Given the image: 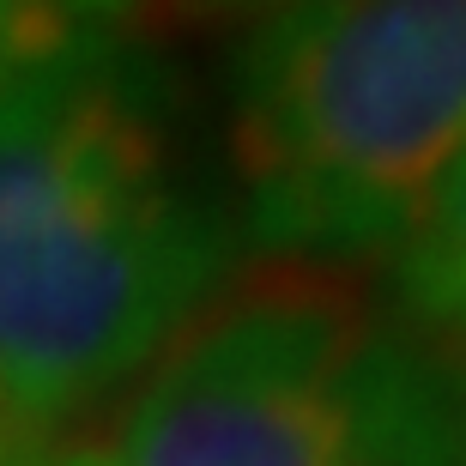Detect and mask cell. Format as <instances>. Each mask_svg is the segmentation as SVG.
Instances as JSON below:
<instances>
[{
    "instance_id": "cell-7",
    "label": "cell",
    "mask_w": 466,
    "mask_h": 466,
    "mask_svg": "<svg viewBox=\"0 0 466 466\" xmlns=\"http://www.w3.org/2000/svg\"><path fill=\"white\" fill-rule=\"evenodd\" d=\"M25 466H109L97 449H67V454H43V461H25Z\"/></svg>"
},
{
    "instance_id": "cell-2",
    "label": "cell",
    "mask_w": 466,
    "mask_h": 466,
    "mask_svg": "<svg viewBox=\"0 0 466 466\" xmlns=\"http://www.w3.org/2000/svg\"><path fill=\"white\" fill-rule=\"evenodd\" d=\"M466 152V0L273 6L230 55L237 230L260 255H394Z\"/></svg>"
},
{
    "instance_id": "cell-3",
    "label": "cell",
    "mask_w": 466,
    "mask_h": 466,
    "mask_svg": "<svg viewBox=\"0 0 466 466\" xmlns=\"http://www.w3.org/2000/svg\"><path fill=\"white\" fill-rule=\"evenodd\" d=\"M104 461L449 466V358L321 279L260 285L164 351Z\"/></svg>"
},
{
    "instance_id": "cell-5",
    "label": "cell",
    "mask_w": 466,
    "mask_h": 466,
    "mask_svg": "<svg viewBox=\"0 0 466 466\" xmlns=\"http://www.w3.org/2000/svg\"><path fill=\"white\" fill-rule=\"evenodd\" d=\"M109 6H67V0H0V97L25 86L36 67L86 49L97 31H109Z\"/></svg>"
},
{
    "instance_id": "cell-4",
    "label": "cell",
    "mask_w": 466,
    "mask_h": 466,
    "mask_svg": "<svg viewBox=\"0 0 466 466\" xmlns=\"http://www.w3.org/2000/svg\"><path fill=\"white\" fill-rule=\"evenodd\" d=\"M388 260H394V303L406 328L431 346L466 351V152L442 176L431 212Z\"/></svg>"
},
{
    "instance_id": "cell-8",
    "label": "cell",
    "mask_w": 466,
    "mask_h": 466,
    "mask_svg": "<svg viewBox=\"0 0 466 466\" xmlns=\"http://www.w3.org/2000/svg\"><path fill=\"white\" fill-rule=\"evenodd\" d=\"M18 431H13V418H6V406H0V466H6V454H13Z\"/></svg>"
},
{
    "instance_id": "cell-6",
    "label": "cell",
    "mask_w": 466,
    "mask_h": 466,
    "mask_svg": "<svg viewBox=\"0 0 466 466\" xmlns=\"http://www.w3.org/2000/svg\"><path fill=\"white\" fill-rule=\"evenodd\" d=\"M449 466H466V351H449Z\"/></svg>"
},
{
    "instance_id": "cell-1",
    "label": "cell",
    "mask_w": 466,
    "mask_h": 466,
    "mask_svg": "<svg viewBox=\"0 0 466 466\" xmlns=\"http://www.w3.org/2000/svg\"><path fill=\"white\" fill-rule=\"evenodd\" d=\"M170 79L121 31L0 97V406L55 431L194 328L237 260Z\"/></svg>"
}]
</instances>
